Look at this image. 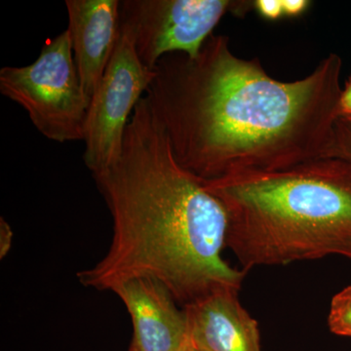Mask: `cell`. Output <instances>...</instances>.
Here are the masks:
<instances>
[{
	"instance_id": "cell-1",
	"label": "cell",
	"mask_w": 351,
	"mask_h": 351,
	"mask_svg": "<svg viewBox=\"0 0 351 351\" xmlns=\"http://www.w3.org/2000/svg\"><path fill=\"white\" fill-rule=\"evenodd\" d=\"M341 69L331 53L306 77L280 82L257 58L235 56L228 36L212 34L196 57L161 58L145 96L178 162L210 182L326 158L341 117Z\"/></svg>"
},
{
	"instance_id": "cell-2",
	"label": "cell",
	"mask_w": 351,
	"mask_h": 351,
	"mask_svg": "<svg viewBox=\"0 0 351 351\" xmlns=\"http://www.w3.org/2000/svg\"><path fill=\"white\" fill-rule=\"evenodd\" d=\"M93 178L112 237L104 258L76 274L82 286L112 291L130 279H156L182 307L219 289L240 290L247 272L221 257L225 207L178 162L147 97L129 120L119 159Z\"/></svg>"
},
{
	"instance_id": "cell-3",
	"label": "cell",
	"mask_w": 351,
	"mask_h": 351,
	"mask_svg": "<svg viewBox=\"0 0 351 351\" xmlns=\"http://www.w3.org/2000/svg\"><path fill=\"white\" fill-rule=\"evenodd\" d=\"M204 184L225 207L226 247L244 271L328 256L351 261L350 163L329 157Z\"/></svg>"
},
{
	"instance_id": "cell-4",
	"label": "cell",
	"mask_w": 351,
	"mask_h": 351,
	"mask_svg": "<svg viewBox=\"0 0 351 351\" xmlns=\"http://www.w3.org/2000/svg\"><path fill=\"white\" fill-rule=\"evenodd\" d=\"M0 93L24 108L48 140L60 144L84 140L90 103L66 29L44 43L34 63L0 69Z\"/></svg>"
},
{
	"instance_id": "cell-5",
	"label": "cell",
	"mask_w": 351,
	"mask_h": 351,
	"mask_svg": "<svg viewBox=\"0 0 351 351\" xmlns=\"http://www.w3.org/2000/svg\"><path fill=\"white\" fill-rule=\"evenodd\" d=\"M252 6L254 2L232 0H122L120 29L129 34L138 57L154 71L166 55L197 56L226 13L243 15Z\"/></svg>"
},
{
	"instance_id": "cell-6",
	"label": "cell",
	"mask_w": 351,
	"mask_h": 351,
	"mask_svg": "<svg viewBox=\"0 0 351 351\" xmlns=\"http://www.w3.org/2000/svg\"><path fill=\"white\" fill-rule=\"evenodd\" d=\"M154 78V71L142 63L131 36L120 29L117 47L88 108L83 159L92 175L119 159L129 120Z\"/></svg>"
},
{
	"instance_id": "cell-7",
	"label": "cell",
	"mask_w": 351,
	"mask_h": 351,
	"mask_svg": "<svg viewBox=\"0 0 351 351\" xmlns=\"http://www.w3.org/2000/svg\"><path fill=\"white\" fill-rule=\"evenodd\" d=\"M119 295L130 314L133 339L129 351H184L189 343L184 309L162 283L134 278L117 284Z\"/></svg>"
},
{
	"instance_id": "cell-8",
	"label": "cell",
	"mask_w": 351,
	"mask_h": 351,
	"mask_svg": "<svg viewBox=\"0 0 351 351\" xmlns=\"http://www.w3.org/2000/svg\"><path fill=\"white\" fill-rule=\"evenodd\" d=\"M66 29L88 101L100 83L120 36L119 0H66Z\"/></svg>"
},
{
	"instance_id": "cell-9",
	"label": "cell",
	"mask_w": 351,
	"mask_h": 351,
	"mask_svg": "<svg viewBox=\"0 0 351 351\" xmlns=\"http://www.w3.org/2000/svg\"><path fill=\"white\" fill-rule=\"evenodd\" d=\"M239 293L219 289L182 307L196 350L262 351L257 321L240 304Z\"/></svg>"
},
{
	"instance_id": "cell-10",
	"label": "cell",
	"mask_w": 351,
	"mask_h": 351,
	"mask_svg": "<svg viewBox=\"0 0 351 351\" xmlns=\"http://www.w3.org/2000/svg\"><path fill=\"white\" fill-rule=\"evenodd\" d=\"M328 324L334 334L351 338V285L332 298Z\"/></svg>"
},
{
	"instance_id": "cell-11",
	"label": "cell",
	"mask_w": 351,
	"mask_h": 351,
	"mask_svg": "<svg viewBox=\"0 0 351 351\" xmlns=\"http://www.w3.org/2000/svg\"><path fill=\"white\" fill-rule=\"evenodd\" d=\"M339 158L351 164V117H339L326 158Z\"/></svg>"
},
{
	"instance_id": "cell-12",
	"label": "cell",
	"mask_w": 351,
	"mask_h": 351,
	"mask_svg": "<svg viewBox=\"0 0 351 351\" xmlns=\"http://www.w3.org/2000/svg\"><path fill=\"white\" fill-rule=\"evenodd\" d=\"M254 7L267 20L279 19L284 14L281 0H257L254 2Z\"/></svg>"
},
{
	"instance_id": "cell-13",
	"label": "cell",
	"mask_w": 351,
	"mask_h": 351,
	"mask_svg": "<svg viewBox=\"0 0 351 351\" xmlns=\"http://www.w3.org/2000/svg\"><path fill=\"white\" fill-rule=\"evenodd\" d=\"M13 232L11 226L3 218L0 219V258L6 257L12 246Z\"/></svg>"
},
{
	"instance_id": "cell-14",
	"label": "cell",
	"mask_w": 351,
	"mask_h": 351,
	"mask_svg": "<svg viewBox=\"0 0 351 351\" xmlns=\"http://www.w3.org/2000/svg\"><path fill=\"white\" fill-rule=\"evenodd\" d=\"M283 13L287 16H299L306 10L311 2L307 0H281Z\"/></svg>"
},
{
	"instance_id": "cell-15",
	"label": "cell",
	"mask_w": 351,
	"mask_h": 351,
	"mask_svg": "<svg viewBox=\"0 0 351 351\" xmlns=\"http://www.w3.org/2000/svg\"><path fill=\"white\" fill-rule=\"evenodd\" d=\"M341 117H351V75L345 83L339 99Z\"/></svg>"
},
{
	"instance_id": "cell-16",
	"label": "cell",
	"mask_w": 351,
	"mask_h": 351,
	"mask_svg": "<svg viewBox=\"0 0 351 351\" xmlns=\"http://www.w3.org/2000/svg\"><path fill=\"white\" fill-rule=\"evenodd\" d=\"M184 351H197L193 348V345H191V341H189V345L186 346V348H184Z\"/></svg>"
}]
</instances>
